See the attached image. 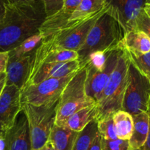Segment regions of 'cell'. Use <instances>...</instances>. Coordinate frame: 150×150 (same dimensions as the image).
Masks as SVG:
<instances>
[{
	"mask_svg": "<svg viewBox=\"0 0 150 150\" xmlns=\"http://www.w3.org/2000/svg\"><path fill=\"white\" fill-rule=\"evenodd\" d=\"M46 17L41 0L31 5H6L5 14L0 22V53L9 52L38 33Z\"/></svg>",
	"mask_w": 150,
	"mask_h": 150,
	"instance_id": "1",
	"label": "cell"
},
{
	"mask_svg": "<svg viewBox=\"0 0 150 150\" xmlns=\"http://www.w3.org/2000/svg\"><path fill=\"white\" fill-rule=\"evenodd\" d=\"M124 35L119 22L107 11L104 13L91 28L85 42L77 51L80 67L91 53L118 48Z\"/></svg>",
	"mask_w": 150,
	"mask_h": 150,
	"instance_id": "2",
	"label": "cell"
},
{
	"mask_svg": "<svg viewBox=\"0 0 150 150\" xmlns=\"http://www.w3.org/2000/svg\"><path fill=\"white\" fill-rule=\"evenodd\" d=\"M119 49L120 54L116 68L97 102L98 120L109 114H115L122 108L124 97L128 84L130 62L126 53L121 48Z\"/></svg>",
	"mask_w": 150,
	"mask_h": 150,
	"instance_id": "3",
	"label": "cell"
},
{
	"mask_svg": "<svg viewBox=\"0 0 150 150\" xmlns=\"http://www.w3.org/2000/svg\"><path fill=\"white\" fill-rule=\"evenodd\" d=\"M87 70L83 67L74 76L62 92L56 105L55 122L57 125L63 126L68 118L76 111L96 104L87 95L85 80Z\"/></svg>",
	"mask_w": 150,
	"mask_h": 150,
	"instance_id": "4",
	"label": "cell"
},
{
	"mask_svg": "<svg viewBox=\"0 0 150 150\" xmlns=\"http://www.w3.org/2000/svg\"><path fill=\"white\" fill-rule=\"evenodd\" d=\"M108 9L109 5L107 2L105 7L101 10L79 23L55 32L49 38L43 40L42 42L55 48L77 52L85 42L91 28Z\"/></svg>",
	"mask_w": 150,
	"mask_h": 150,
	"instance_id": "5",
	"label": "cell"
},
{
	"mask_svg": "<svg viewBox=\"0 0 150 150\" xmlns=\"http://www.w3.org/2000/svg\"><path fill=\"white\" fill-rule=\"evenodd\" d=\"M56 105L50 107L21 105L22 111L29 124L32 150L42 149L49 141L51 128L55 122Z\"/></svg>",
	"mask_w": 150,
	"mask_h": 150,
	"instance_id": "6",
	"label": "cell"
},
{
	"mask_svg": "<svg viewBox=\"0 0 150 150\" xmlns=\"http://www.w3.org/2000/svg\"><path fill=\"white\" fill-rule=\"evenodd\" d=\"M76 73L64 78L48 79L37 84L24 86L21 89V103L39 107L56 105L64 88Z\"/></svg>",
	"mask_w": 150,
	"mask_h": 150,
	"instance_id": "7",
	"label": "cell"
},
{
	"mask_svg": "<svg viewBox=\"0 0 150 150\" xmlns=\"http://www.w3.org/2000/svg\"><path fill=\"white\" fill-rule=\"evenodd\" d=\"M149 106L150 81L130 63L121 110L133 116L141 112L148 113Z\"/></svg>",
	"mask_w": 150,
	"mask_h": 150,
	"instance_id": "8",
	"label": "cell"
},
{
	"mask_svg": "<svg viewBox=\"0 0 150 150\" xmlns=\"http://www.w3.org/2000/svg\"><path fill=\"white\" fill-rule=\"evenodd\" d=\"M120 49L113 50L109 54L105 67L103 70H98L91 67H87L86 80H85V91L89 98L94 100L97 103L103 90L107 86L110 76L113 73L117 64Z\"/></svg>",
	"mask_w": 150,
	"mask_h": 150,
	"instance_id": "9",
	"label": "cell"
},
{
	"mask_svg": "<svg viewBox=\"0 0 150 150\" xmlns=\"http://www.w3.org/2000/svg\"><path fill=\"white\" fill-rule=\"evenodd\" d=\"M107 13L119 22L125 34L136 30V19L147 0H107Z\"/></svg>",
	"mask_w": 150,
	"mask_h": 150,
	"instance_id": "10",
	"label": "cell"
},
{
	"mask_svg": "<svg viewBox=\"0 0 150 150\" xmlns=\"http://www.w3.org/2000/svg\"><path fill=\"white\" fill-rule=\"evenodd\" d=\"M21 111V90L14 85H6L0 96V133H5L13 127Z\"/></svg>",
	"mask_w": 150,
	"mask_h": 150,
	"instance_id": "11",
	"label": "cell"
},
{
	"mask_svg": "<svg viewBox=\"0 0 150 150\" xmlns=\"http://www.w3.org/2000/svg\"><path fill=\"white\" fill-rule=\"evenodd\" d=\"M80 68L79 60L41 64L31 70L27 81L24 86L37 84L48 79L66 77L78 72Z\"/></svg>",
	"mask_w": 150,
	"mask_h": 150,
	"instance_id": "12",
	"label": "cell"
},
{
	"mask_svg": "<svg viewBox=\"0 0 150 150\" xmlns=\"http://www.w3.org/2000/svg\"><path fill=\"white\" fill-rule=\"evenodd\" d=\"M82 0H65L61 8L54 14L46 17L39 32L43 40L64 29L71 15Z\"/></svg>",
	"mask_w": 150,
	"mask_h": 150,
	"instance_id": "13",
	"label": "cell"
},
{
	"mask_svg": "<svg viewBox=\"0 0 150 150\" xmlns=\"http://www.w3.org/2000/svg\"><path fill=\"white\" fill-rule=\"evenodd\" d=\"M4 135L9 150H32L29 124L23 111L19 113L13 127Z\"/></svg>",
	"mask_w": 150,
	"mask_h": 150,
	"instance_id": "14",
	"label": "cell"
},
{
	"mask_svg": "<svg viewBox=\"0 0 150 150\" xmlns=\"http://www.w3.org/2000/svg\"><path fill=\"white\" fill-rule=\"evenodd\" d=\"M34 53L18 58H9L6 67V85H14L21 89L30 73Z\"/></svg>",
	"mask_w": 150,
	"mask_h": 150,
	"instance_id": "15",
	"label": "cell"
},
{
	"mask_svg": "<svg viewBox=\"0 0 150 150\" xmlns=\"http://www.w3.org/2000/svg\"><path fill=\"white\" fill-rule=\"evenodd\" d=\"M78 57L76 51L59 49L41 42L34 52L30 71L41 64L71 62L78 60Z\"/></svg>",
	"mask_w": 150,
	"mask_h": 150,
	"instance_id": "16",
	"label": "cell"
},
{
	"mask_svg": "<svg viewBox=\"0 0 150 150\" xmlns=\"http://www.w3.org/2000/svg\"><path fill=\"white\" fill-rule=\"evenodd\" d=\"M118 46L133 55H142L150 52V38L142 32L131 31L125 34Z\"/></svg>",
	"mask_w": 150,
	"mask_h": 150,
	"instance_id": "17",
	"label": "cell"
},
{
	"mask_svg": "<svg viewBox=\"0 0 150 150\" xmlns=\"http://www.w3.org/2000/svg\"><path fill=\"white\" fill-rule=\"evenodd\" d=\"M133 130L129 140L132 149H141L146 141L149 131V116L146 112H141L132 116Z\"/></svg>",
	"mask_w": 150,
	"mask_h": 150,
	"instance_id": "18",
	"label": "cell"
},
{
	"mask_svg": "<svg viewBox=\"0 0 150 150\" xmlns=\"http://www.w3.org/2000/svg\"><path fill=\"white\" fill-rule=\"evenodd\" d=\"M78 134L79 133L66 126L54 124L51 128L49 141L56 150H73Z\"/></svg>",
	"mask_w": 150,
	"mask_h": 150,
	"instance_id": "19",
	"label": "cell"
},
{
	"mask_svg": "<svg viewBox=\"0 0 150 150\" xmlns=\"http://www.w3.org/2000/svg\"><path fill=\"white\" fill-rule=\"evenodd\" d=\"M99 106L98 104L85 107L79 111L72 114L66 120L63 126L68 128L79 133L82 131L91 122L94 120H98Z\"/></svg>",
	"mask_w": 150,
	"mask_h": 150,
	"instance_id": "20",
	"label": "cell"
},
{
	"mask_svg": "<svg viewBox=\"0 0 150 150\" xmlns=\"http://www.w3.org/2000/svg\"><path fill=\"white\" fill-rule=\"evenodd\" d=\"M106 4L107 0H82L69 18L66 27L88 18L104 8Z\"/></svg>",
	"mask_w": 150,
	"mask_h": 150,
	"instance_id": "21",
	"label": "cell"
},
{
	"mask_svg": "<svg viewBox=\"0 0 150 150\" xmlns=\"http://www.w3.org/2000/svg\"><path fill=\"white\" fill-rule=\"evenodd\" d=\"M115 131L119 139L129 141L133 130V120L131 114L124 111H118L113 114Z\"/></svg>",
	"mask_w": 150,
	"mask_h": 150,
	"instance_id": "22",
	"label": "cell"
},
{
	"mask_svg": "<svg viewBox=\"0 0 150 150\" xmlns=\"http://www.w3.org/2000/svg\"><path fill=\"white\" fill-rule=\"evenodd\" d=\"M98 120L91 122L78 134L73 150H88L98 135Z\"/></svg>",
	"mask_w": 150,
	"mask_h": 150,
	"instance_id": "23",
	"label": "cell"
},
{
	"mask_svg": "<svg viewBox=\"0 0 150 150\" xmlns=\"http://www.w3.org/2000/svg\"><path fill=\"white\" fill-rule=\"evenodd\" d=\"M43 40V37L40 32L29 37L27 39L24 40L16 48L8 52L9 58H18L32 54L41 45Z\"/></svg>",
	"mask_w": 150,
	"mask_h": 150,
	"instance_id": "24",
	"label": "cell"
},
{
	"mask_svg": "<svg viewBox=\"0 0 150 150\" xmlns=\"http://www.w3.org/2000/svg\"><path fill=\"white\" fill-rule=\"evenodd\" d=\"M123 51L126 53L131 64L143 76H145L146 78H147L150 81V52L140 56H135L124 51V50H123Z\"/></svg>",
	"mask_w": 150,
	"mask_h": 150,
	"instance_id": "25",
	"label": "cell"
},
{
	"mask_svg": "<svg viewBox=\"0 0 150 150\" xmlns=\"http://www.w3.org/2000/svg\"><path fill=\"white\" fill-rule=\"evenodd\" d=\"M114 50V49H113ZM113 50H108V51H97L91 53L83 64L81 66V68L85 66L91 67L98 70H103L105 67L106 63H107V59H108L109 54Z\"/></svg>",
	"mask_w": 150,
	"mask_h": 150,
	"instance_id": "26",
	"label": "cell"
},
{
	"mask_svg": "<svg viewBox=\"0 0 150 150\" xmlns=\"http://www.w3.org/2000/svg\"><path fill=\"white\" fill-rule=\"evenodd\" d=\"M98 133L101 139L105 140L118 139L115 131L113 114H109L98 120Z\"/></svg>",
	"mask_w": 150,
	"mask_h": 150,
	"instance_id": "27",
	"label": "cell"
},
{
	"mask_svg": "<svg viewBox=\"0 0 150 150\" xmlns=\"http://www.w3.org/2000/svg\"><path fill=\"white\" fill-rule=\"evenodd\" d=\"M102 150H129L130 146L127 140L115 139V140H105L101 139Z\"/></svg>",
	"mask_w": 150,
	"mask_h": 150,
	"instance_id": "28",
	"label": "cell"
},
{
	"mask_svg": "<svg viewBox=\"0 0 150 150\" xmlns=\"http://www.w3.org/2000/svg\"><path fill=\"white\" fill-rule=\"evenodd\" d=\"M136 30L144 32L150 38V18L144 13V10L136 19Z\"/></svg>",
	"mask_w": 150,
	"mask_h": 150,
	"instance_id": "29",
	"label": "cell"
},
{
	"mask_svg": "<svg viewBox=\"0 0 150 150\" xmlns=\"http://www.w3.org/2000/svg\"><path fill=\"white\" fill-rule=\"evenodd\" d=\"M44 7L46 17L54 14L63 6L65 0H41Z\"/></svg>",
	"mask_w": 150,
	"mask_h": 150,
	"instance_id": "30",
	"label": "cell"
},
{
	"mask_svg": "<svg viewBox=\"0 0 150 150\" xmlns=\"http://www.w3.org/2000/svg\"><path fill=\"white\" fill-rule=\"evenodd\" d=\"M36 0H4L6 5L26 6L33 4Z\"/></svg>",
	"mask_w": 150,
	"mask_h": 150,
	"instance_id": "31",
	"label": "cell"
},
{
	"mask_svg": "<svg viewBox=\"0 0 150 150\" xmlns=\"http://www.w3.org/2000/svg\"><path fill=\"white\" fill-rule=\"evenodd\" d=\"M8 62V52L0 53V74L5 72Z\"/></svg>",
	"mask_w": 150,
	"mask_h": 150,
	"instance_id": "32",
	"label": "cell"
},
{
	"mask_svg": "<svg viewBox=\"0 0 150 150\" xmlns=\"http://www.w3.org/2000/svg\"><path fill=\"white\" fill-rule=\"evenodd\" d=\"M88 150H102V147H101V138L99 133L96 136V137L95 138L94 142H93L91 147L89 148Z\"/></svg>",
	"mask_w": 150,
	"mask_h": 150,
	"instance_id": "33",
	"label": "cell"
},
{
	"mask_svg": "<svg viewBox=\"0 0 150 150\" xmlns=\"http://www.w3.org/2000/svg\"><path fill=\"white\" fill-rule=\"evenodd\" d=\"M0 150H9L8 144L4 133H0Z\"/></svg>",
	"mask_w": 150,
	"mask_h": 150,
	"instance_id": "34",
	"label": "cell"
},
{
	"mask_svg": "<svg viewBox=\"0 0 150 150\" xmlns=\"http://www.w3.org/2000/svg\"><path fill=\"white\" fill-rule=\"evenodd\" d=\"M148 114L149 116V131L148 137H147L145 144L141 148L142 150H150V111H148Z\"/></svg>",
	"mask_w": 150,
	"mask_h": 150,
	"instance_id": "35",
	"label": "cell"
},
{
	"mask_svg": "<svg viewBox=\"0 0 150 150\" xmlns=\"http://www.w3.org/2000/svg\"><path fill=\"white\" fill-rule=\"evenodd\" d=\"M6 10V4L4 2V0H0V22L4 18V14H5Z\"/></svg>",
	"mask_w": 150,
	"mask_h": 150,
	"instance_id": "36",
	"label": "cell"
},
{
	"mask_svg": "<svg viewBox=\"0 0 150 150\" xmlns=\"http://www.w3.org/2000/svg\"><path fill=\"white\" fill-rule=\"evenodd\" d=\"M6 86V73L0 79V96L3 92L4 86Z\"/></svg>",
	"mask_w": 150,
	"mask_h": 150,
	"instance_id": "37",
	"label": "cell"
},
{
	"mask_svg": "<svg viewBox=\"0 0 150 150\" xmlns=\"http://www.w3.org/2000/svg\"><path fill=\"white\" fill-rule=\"evenodd\" d=\"M144 13L146 14V16L150 18V4L149 3H146V4H145V6H144Z\"/></svg>",
	"mask_w": 150,
	"mask_h": 150,
	"instance_id": "38",
	"label": "cell"
},
{
	"mask_svg": "<svg viewBox=\"0 0 150 150\" xmlns=\"http://www.w3.org/2000/svg\"><path fill=\"white\" fill-rule=\"evenodd\" d=\"M45 147H46V150H56L55 149H54V147L53 146V145L51 144V143L49 142V141H48V142H47V143L46 144Z\"/></svg>",
	"mask_w": 150,
	"mask_h": 150,
	"instance_id": "39",
	"label": "cell"
},
{
	"mask_svg": "<svg viewBox=\"0 0 150 150\" xmlns=\"http://www.w3.org/2000/svg\"><path fill=\"white\" fill-rule=\"evenodd\" d=\"M4 73H5V72H4V73H1V74H0V79H1V78L3 76H4Z\"/></svg>",
	"mask_w": 150,
	"mask_h": 150,
	"instance_id": "40",
	"label": "cell"
},
{
	"mask_svg": "<svg viewBox=\"0 0 150 150\" xmlns=\"http://www.w3.org/2000/svg\"><path fill=\"white\" fill-rule=\"evenodd\" d=\"M129 150H142L141 149H132V148H130V149Z\"/></svg>",
	"mask_w": 150,
	"mask_h": 150,
	"instance_id": "41",
	"label": "cell"
},
{
	"mask_svg": "<svg viewBox=\"0 0 150 150\" xmlns=\"http://www.w3.org/2000/svg\"><path fill=\"white\" fill-rule=\"evenodd\" d=\"M39 150H46V147H45V146H44V148H42V149H39Z\"/></svg>",
	"mask_w": 150,
	"mask_h": 150,
	"instance_id": "42",
	"label": "cell"
},
{
	"mask_svg": "<svg viewBox=\"0 0 150 150\" xmlns=\"http://www.w3.org/2000/svg\"><path fill=\"white\" fill-rule=\"evenodd\" d=\"M147 3H149L150 4V0H147Z\"/></svg>",
	"mask_w": 150,
	"mask_h": 150,
	"instance_id": "43",
	"label": "cell"
},
{
	"mask_svg": "<svg viewBox=\"0 0 150 150\" xmlns=\"http://www.w3.org/2000/svg\"><path fill=\"white\" fill-rule=\"evenodd\" d=\"M149 111H150V106H149Z\"/></svg>",
	"mask_w": 150,
	"mask_h": 150,
	"instance_id": "44",
	"label": "cell"
}]
</instances>
